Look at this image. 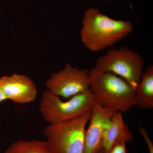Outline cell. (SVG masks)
I'll return each mask as SVG.
<instances>
[{"instance_id":"1","label":"cell","mask_w":153,"mask_h":153,"mask_svg":"<svg viewBox=\"0 0 153 153\" xmlns=\"http://www.w3.org/2000/svg\"><path fill=\"white\" fill-rule=\"evenodd\" d=\"M132 30L129 21L111 19L98 9L91 8L83 15L80 38L87 49L97 52L114 45L128 36Z\"/></svg>"},{"instance_id":"2","label":"cell","mask_w":153,"mask_h":153,"mask_svg":"<svg viewBox=\"0 0 153 153\" xmlns=\"http://www.w3.org/2000/svg\"><path fill=\"white\" fill-rule=\"evenodd\" d=\"M89 74L90 89L100 105L121 113L135 106L136 89L125 79L95 67L89 70Z\"/></svg>"},{"instance_id":"3","label":"cell","mask_w":153,"mask_h":153,"mask_svg":"<svg viewBox=\"0 0 153 153\" xmlns=\"http://www.w3.org/2000/svg\"><path fill=\"white\" fill-rule=\"evenodd\" d=\"M96 101L90 88L66 101L46 89L42 93L40 111L49 124L68 121L91 111Z\"/></svg>"},{"instance_id":"4","label":"cell","mask_w":153,"mask_h":153,"mask_svg":"<svg viewBox=\"0 0 153 153\" xmlns=\"http://www.w3.org/2000/svg\"><path fill=\"white\" fill-rule=\"evenodd\" d=\"M91 111L72 120L49 124L44 130L49 146L54 153H83L86 126Z\"/></svg>"},{"instance_id":"5","label":"cell","mask_w":153,"mask_h":153,"mask_svg":"<svg viewBox=\"0 0 153 153\" xmlns=\"http://www.w3.org/2000/svg\"><path fill=\"white\" fill-rule=\"evenodd\" d=\"M144 61L137 52L122 47L107 51L98 57L95 68L120 76L136 90L142 75Z\"/></svg>"},{"instance_id":"6","label":"cell","mask_w":153,"mask_h":153,"mask_svg":"<svg viewBox=\"0 0 153 153\" xmlns=\"http://www.w3.org/2000/svg\"><path fill=\"white\" fill-rule=\"evenodd\" d=\"M89 71L65 64L63 69L52 74L46 83L47 90L64 98L86 91L90 88Z\"/></svg>"},{"instance_id":"7","label":"cell","mask_w":153,"mask_h":153,"mask_svg":"<svg viewBox=\"0 0 153 153\" xmlns=\"http://www.w3.org/2000/svg\"><path fill=\"white\" fill-rule=\"evenodd\" d=\"M0 88L7 100L19 104L32 102L37 96L36 84L30 77L23 74L0 77Z\"/></svg>"},{"instance_id":"8","label":"cell","mask_w":153,"mask_h":153,"mask_svg":"<svg viewBox=\"0 0 153 153\" xmlns=\"http://www.w3.org/2000/svg\"><path fill=\"white\" fill-rule=\"evenodd\" d=\"M114 112L96 102L91 112L89 124L85 129L83 153H98L101 149L102 133Z\"/></svg>"},{"instance_id":"9","label":"cell","mask_w":153,"mask_h":153,"mask_svg":"<svg viewBox=\"0 0 153 153\" xmlns=\"http://www.w3.org/2000/svg\"><path fill=\"white\" fill-rule=\"evenodd\" d=\"M132 139V134L124 122L122 113L114 111L102 133L101 149L104 153H108L115 145L129 142Z\"/></svg>"},{"instance_id":"10","label":"cell","mask_w":153,"mask_h":153,"mask_svg":"<svg viewBox=\"0 0 153 153\" xmlns=\"http://www.w3.org/2000/svg\"><path fill=\"white\" fill-rule=\"evenodd\" d=\"M135 105L143 109L153 107V66L143 71L135 94Z\"/></svg>"},{"instance_id":"11","label":"cell","mask_w":153,"mask_h":153,"mask_svg":"<svg viewBox=\"0 0 153 153\" xmlns=\"http://www.w3.org/2000/svg\"><path fill=\"white\" fill-rule=\"evenodd\" d=\"M4 153H54L46 141H18L9 146Z\"/></svg>"},{"instance_id":"12","label":"cell","mask_w":153,"mask_h":153,"mask_svg":"<svg viewBox=\"0 0 153 153\" xmlns=\"http://www.w3.org/2000/svg\"><path fill=\"white\" fill-rule=\"evenodd\" d=\"M125 143H120L115 145L108 153H127Z\"/></svg>"},{"instance_id":"13","label":"cell","mask_w":153,"mask_h":153,"mask_svg":"<svg viewBox=\"0 0 153 153\" xmlns=\"http://www.w3.org/2000/svg\"><path fill=\"white\" fill-rule=\"evenodd\" d=\"M149 153H153V144L152 141H149L146 143Z\"/></svg>"},{"instance_id":"14","label":"cell","mask_w":153,"mask_h":153,"mask_svg":"<svg viewBox=\"0 0 153 153\" xmlns=\"http://www.w3.org/2000/svg\"><path fill=\"white\" fill-rule=\"evenodd\" d=\"M6 100H7V99H6L4 94L3 93L2 91L0 88V103Z\"/></svg>"},{"instance_id":"15","label":"cell","mask_w":153,"mask_h":153,"mask_svg":"<svg viewBox=\"0 0 153 153\" xmlns=\"http://www.w3.org/2000/svg\"><path fill=\"white\" fill-rule=\"evenodd\" d=\"M98 153H104V152H103V151L101 149H100Z\"/></svg>"},{"instance_id":"16","label":"cell","mask_w":153,"mask_h":153,"mask_svg":"<svg viewBox=\"0 0 153 153\" xmlns=\"http://www.w3.org/2000/svg\"><path fill=\"white\" fill-rule=\"evenodd\" d=\"M109 1H111V0H109Z\"/></svg>"}]
</instances>
